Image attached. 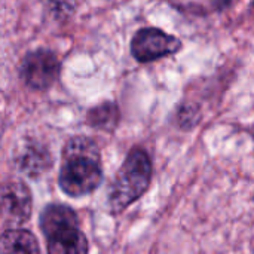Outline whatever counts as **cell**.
<instances>
[{
	"instance_id": "obj_1",
	"label": "cell",
	"mask_w": 254,
	"mask_h": 254,
	"mask_svg": "<svg viewBox=\"0 0 254 254\" xmlns=\"http://www.w3.org/2000/svg\"><path fill=\"white\" fill-rule=\"evenodd\" d=\"M103 182L100 150L94 140L71 137L63 150V162L58 174L61 190L73 198L92 193Z\"/></svg>"
},
{
	"instance_id": "obj_2",
	"label": "cell",
	"mask_w": 254,
	"mask_h": 254,
	"mask_svg": "<svg viewBox=\"0 0 254 254\" xmlns=\"http://www.w3.org/2000/svg\"><path fill=\"white\" fill-rule=\"evenodd\" d=\"M153 165L149 153L141 147H134L121 165L109 196V207L113 214L125 211L140 199L149 189Z\"/></svg>"
},
{
	"instance_id": "obj_3",
	"label": "cell",
	"mask_w": 254,
	"mask_h": 254,
	"mask_svg": "<svg viewBox=\"0 0 254 254\" xmlns=\"http://www.w3.org/2000/svg\"><path fill=\"white\" fill-rule=\"evenodd\" d=\"M39 225L51 254L88 253V240L80 231L77 214L68 205H46L40 213Z\"/></svg>"
},
{
	"instance_id": "obj_4",
	"label": "cell",
	"mask_w": 254,
	"mask_h": 254,
	"mask_svg": "<svg viewBox=\"0 0 254 254\" xmlns=\"http://www.w3.org/2000/svg\"><path fill=\"white\" fill-rule=\"evenodd\" d=\"M61 71V63L58 57L45 48L30 51L21 63L19 74L24 83L37 91H45L51 88Z\"/></svg>"
},
{
	"instance_id": "obj_5",
	"label": "cell",
	"mask_w": 254,
	"mask_h": 254,
	"mask_svg": "<svg viewBox=\"0 0 254 254\" xmlns=\"http://www.w3.org/2000/svg\"><path fill=\"white\" fill-rule=\"evenodd\" d=\"M182 42L161 28L146 27L138 30L131 40V54L138 63H152L179 52Z\"/></svg>"
},
{
	"instance_id": "obj_6",
	"label": "cell",
	"mask_w": 254,
	"mask_h": 254,
	"mask_svg": "<svg viewBox=\"0 0 254 254\" xmlns=\"http://www.w3.org/2000/svg\"><path fill=\"white\" fill-rule=\"evenodd\" d=\"M33 198L27 185L6 182L0 186V219L12 226H19L31 217Z\"/></svg>"
},
{
	"instance_id": "obj_7",
	"label": "cell",
	"mask_w": 254,
	"mask_h": 254,
	"mask_svg": "<svg viewBox=\"0 0 254 254\" xmlns=\"http://www.w3.org/2000/svg\"><path fill=\"white\" fill-rule=\"evenodd\" d=\"M36 237L25 229H9L0 235V253H39Z\"/></svg>"
},
{
	"instance_id": "obj_8",
	"label": "cell",
	"mask_w": 254,
	"mask_h": 254,
	"mask_svg": "<svg viewBox=\"0 0 254 254\" xmlns=\"http://www.w3.org/2000/svg\"><path fill=\"white\" fill-rule=\"evenodd\" d=\"M18 165L22 173L28 174L30 177H36L45 173L52 165L51 153L40 146H28L21 153L18 159Z\"/></svg>"
},
{
	"instance_id": "obj_9",
	"label": "cell",
	"mask_w": 254,
	"mask_h": 254,
	"mask_svg": "<svg viewBox=\"0 0 254 254\" xmlns=\"http://www.w3.org/2000/svg\"><path fill=\"white\" fill-rule=\"evenodd\" d=\"M121 119L119 107L113 101L101 103L92 109H89L86 115V122L89 127L101 129V131H113Z\"/></svg>"
}]
</instances>
